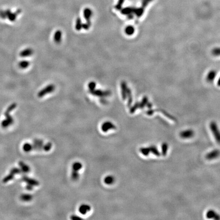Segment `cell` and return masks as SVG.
<instances>
[{
    "instance_id": "cell-1",
    "label": "cell",
    "mask_w": 220,
    "mask_h": 220,
    "mask_svg": "<svg viewBox=\"0 0 220 220\" xmlns=\"http://www.w3.org/2000/svg\"><path fill=\"white\" fill-rule=\"evenodd\" d=\"M22 13V9H18L15 11H11L10 9L0 10V18L5 20L8 19L10 22H14L16 20L18 15Z\"/></svg>"
},
{
    "instance_id": "cell-2",
    "label": "cell",
    "mask_w": 220,
    "mask_h": 220,
    "mask_svg": "<svg viewBox=\"0 0 220 220\" xmlns=\"http://www.w3.org/2000/svg\"><path fill=\"white\" fill-rule=\"evenodd\" d=\"M17 104H15V103H13V104H11V105H10L8 107L5 112V114H4V115L6 117V119L9 121L10 125L13 124V123L14 122V120H13V119L11 117V115H10V113L11 112V111H12L13 110L15 109L17 107Z\"/></svg>"
},
{
    "instance_id": "cell-3",
    "label": "cell",
    "mask_w": 220,
    "mask_h": 220,
    "mask_svg": "<svg viewBox=\"0 0 220 220\" xmlns=\"http://www.w3.org/2000/svg\"><path fill=\"white\" fill-rule=\"evenodd\" d=\"M55 86L54 85L50 84L49 85H47L46 87L44 88L41 90H40L38 94V97H42L44 95L53 92L55 91Z\"/></svg>"
},
{
    "instance_id": "cell-4",
    "label": "cell",
    "mask_w": 220,
    "mask_h": 220,
    "mask_svg": "<svg viewBox=\"0 0 220 220\" xmlns=\"http://www.w3.org/2000/svg\"><path fill=\"white\" fill-rule=\"evenodd\" d=\"M90 92L95 96L99 97H107L110 95L111 92L109 91H103L100 90H94L90 91Z\"/></svg>"
},
{
    "instance_id": "cell-5",
    "label": "cell",
    "mask_w": 220,
    "mask_h": 220,
    "mask_svg": "<svg viewBox=\"0 0 220 220\" xmlns=\"http://www.w3.org/2000/svg\"><path fill=\"white\" fill-rule=\"evenodd\" d=\"M116 129V126L110 121H107L102 124V129L104 132H107L109 129Z\"/></svg>"
},
{
    "instance_id": "cell-6",
    "label": "cell",
    "mask_w": 220,
    "mask_h": 220,
    "mask_svg": "<svg viewBox=\"0 0 220 220\" xmlns=\"http://www.w3.org/2000/svg\"><path fill=\"white\" fill-rule=\"evenodd\" d=\"M22 180L26 182L27 184H31L33 186H37L39 184V182L38 181L35 180L34 179L29 178L26 176H24L22 177Z\"/></svg>"
},
{
    "instance_id": "cell-7",
    "label": "cell",
    "mask_w": 220,
    "mask_h": 220,
    "mask_svg": "<svg viewBox=\"0 0 220 220\" xmlns=\"http://www.w3.org/2000/svg\"><path fill=\"white\" fill-rule=\"evenodd\" d=\"M44 142L42 140L39 139H35L34 141V144L33 145V149L35 150H42L44 149Z\"/></svg>"
},
{
    "instance_id": "cell-8",
    "label": "cell",
    "mask_w": 220,
    "mask_h": 220,
    "mask_svg": "<svg viewBox=\"0 0 220 220\" xmlns=\"http://www.w3.org/2000/svg\"><path fill=\"white\" fill-rule=\"evenodd\" d=\"M33 50L31 48H26L20 52V56L23 58H26L33 55Z\"/></svg>"
},
{
    "instance_id": "cell-9",
    "label": "cell",
    "mask_w": 220,
    "mask_h": 220,
    "mask_svg": "<svg viewBox=\"0 0 220 220\" xmlns=\"http://www.w3.org/2000/svg\"><path fill=\"white\" fill-rule=\"evenodd\" d=\"M127 84L125 81H122L121 83V95H122V99L125 100L127 98Z\"/></svg>"
},
{
    "instance_id": "cell-10",
    "label": "cell",
    "mask_w": 220,
    "mask_h": 220,
    "mask_svg": "<svg viewBox=\"0 0 220 220\" xmlns=\"http://www.w3.org/2000/svg\"><path fill=\"white\" fill-rule=\"evenodd\" d=\"M216 73L215 70H211L208 73V75L206 76V81L208 83H212L215 80V78L216 76Z\"/></svg>"
},
{
    "instance_id": "cell-11",
    "label": "cell",
    "mask_w": 220,
    "mask_h": 220,
    "mask_svg": "<svg viewBox=\"0 0 220 220\" xmlns=\"http://www.w3.org/2000/svg\"><path fill=\"white\" fill-rule=\"evenodd\" d=\"M91 209V208L90 206L87 204H82L79 208V211L82 215H85L86 213H88V211H90Z\"/></svg>"
},
{
    "instance_id": "cell-12",
    "label": "cell",
    "mask_w": 220,
    "mask_h": 220,
    "mask_svg": "<svg viewBox=\"0 0 220 220\" xmlns=\"http://www.w3.org/2000/svg\"><path fill=\"white\" fill-rule=\"evenodd\" d=\"M92 15V11L89 8H86L84 10V17L87 22H90V18Z\"/></svg>"
},
{
    "instance_id": "cell-13",
    "label": "cell",
    "mask_w": 220,
    "mask_h": 220,
    "mask_svg": "<svg viewBox=\"0 0 220 220\" xmlns=\"http://www.w3.org/2000/svg\"><path fill=\"white\" fill-rule=\"evenodd\" d=\"M62 32L58 30L55 32L54 35V40L57 44H59L62 39Z\"/></svg>"
},
{
    "instance_id": "cell-14",
    "label": "cell",
    "mask_w": 220,
    "mask_h": 220,
    "mask_svg": "<svg viewBox=\"0 0 220 220\" xmlns=\"http://www.w3.org/2000/svg\"><path fill=\"white\" fill-rule=\"evenodd\" d=\"M19 166H20L21 170L23 172L28 173L30 170V168L29 166H28L27 165L25 164L24 162H22V161H20V162H19Z\"/></svg>"
},
{
    "instance_id": "cell-15",
    "label": "cell",
    "mask_w": 220,
    "mask_h": 220,
    "mask_svg": "<svg viewBox=\"0 0 220 220\" xmlns=\"http://www.w3.org/2000/svg\"><path fill=\"white\" fill-rule=\"evenodd\" d=\"M30 63L27 60H22L19 62L18 66L21 69H25L30 66Z\"/></svg>"
},
{
    "instance_id": "cell-16",
    "label": "cell",
    "mask_w": 220,
    "mask_h": 220,
    "mask_svg": "<svg viewBox=\"0 0 220 220\" xmlns=\"http://www.w3.org/2000/svg\"><path fill=\"white\" fill-rule=\"evenodd\" d=\"M33 199V196L31 194H24L20 196V199L25 202H28L32 200Z\"/></svg>"
},
{
    "instance_id": "cell-17",
    "label": "cell",
    "mask_w": 220,
    "mask_h": 220,
    "mask_svg": "<svg viewBox=\"0 0 220 220\" xmlns=\"http://www.w3.org/2000/svg\"><path fill=\"white\" fill-rule=\"evenodd\" d=\"M135 9V8H125L122 9V11H121V13H122L123 15H129V14H132L133 13H134Z\"/></svg>"
},
{
    "instance_id": "cell-18",
    "label": "cell",
    "mask_w": 220,
    "mask_h": 220,
    "mask_svg": "<svg viewBox=\"0 0 220 220\" xmlns=\"http://www.w3.org/2000/svg\"><path fill=\"white\" fill-rule=\"evenodd\" d=\"M135 28L131 25H128L125 29V33L127 35H132L135 32Z\"/></svg>"
},
{
    "instance_id": "cell-19",
    "label": "cell",
    "mask_w": 220,
    "mask_h": 220,
    "mask_svg": "<svg viewBox=\"0 0 220 220\" xmlns=\"http://www.w3.org/2000/svg\"><path fill=\"white\" fill-rule=\"evenodd\" d=\"M127 97L128 98V106L130 107L131 106V103L133 102V97H132L131 90L129 88H127Z\"/></svg>"
},
{
    "instance_id": "cell-20",
    "label": "cell",
    "mask_w": 220,
    "mask_h": 220,
    "mask_svg": "<svg viewBox=\"0 0 220 220\" xmlns=\"http://www.w3.org/2000/svg\"><path fill=\"white\" fill-rule=\"evenodd\" d=\"M82 164L80 162H75L72 166V170L73 171H78L82 169Z\"/></svg>"
},
{
    "instance_id": "cell-21",
    "label": "cell",
    "mask_w": 220,
    "mask_h": 220,
    "mask_svg": "<svg viewBox=\"0 0 220 220\" xmlns=\"http://www.w3.org/2000/svg\"><path fill=\"white\" fill-rule=\"evenodd\" d=\"M114 182V177L112 176H107L104 179V182L107 184H112Z\"/></svg>"
},
{
    "instance_id": "cell-22",
    "label": "cell",
    "mask_w": 220,
    "mask_h": 220,
    "mask_svg": "<svg viewBox=\"0 0 220 220\" xmlns=\"http://www.w3.org/2000/svg\"><path fill=\"white\" fill-rule=\"evenodd\" d=\"M148 102V99L147 97H144L142 99L141 102L140 103L139 102V108H140V109L144 108V107L146 105H147Z\"/></svg>"
},
{
    "instance_id": "cell-23",
    "label": "cell",
    "mask_w": 220,
    "mask_h": 220,
    "mask_svg": "<svg viewBox=\"0 0 220 220\" xmlns=\"http://www.w3.org/2000/svg\"><path fill=\"white\" fill-rule=\"evenodd\" d=\"M144 9L143 8L140 7L139 8H135L134 13L136 15L137 17H141L144 13Z\"/></svg>"
},
{
    "instance_id": "cell-24",
    "label": "cell",
    "mask_w": 220,
    "mask_h": 220,
    "mask_svg": "<svg viewBox=\"0 0 220 220\" xmlns=\"http://www.w3.org/2000/svg\"><path fill=\"white\" fill-rule=\"evenodd\" d=\"M23 150L25 152H30L33 150V145L29 143H25L23 145Z\"/></svg>"
},
{
    "instance_id": "cell-25",
    "label": "cell",
    "mask_w": 220,
    "mask_h": 220,
    "mask_svg": "<svg viewBox=\"0 0 220 220\" xmlns=\"http://www.w3.org/2000/svg\"><path fill=\"white\" fill-rule=\"evenodd\" d=\"M15 177V174H13L12 173L10 172L8 175H7V176H6L5 178L3 179V182L4 183H6V182H8L9 181L12 180Z\"/></svg>"
},
{
    "instance_id": "cell-26",
    "label": "cell",
    "mask_w": 220,
    "mask_h": 220,
    "mask_svg": "<svg viewBox=\"0 0 220 220\" xmlns=\"http://www.w3.org/2000/svg\"><path fill=\"white\" fill-rule=\"evenodd\" d=\"M82 20L80 18H78L76 19V29L78 31H80L82 29Z\"/></svg>"
},
{
    "instance_id": "cell-27",
    "label": "cell",
    "mask_w": 220,
    "mask_h": 220,
    "mask_svg": "<svg viewBox=\"0 0 220 220\" xmlns=\"http://www.w3.org/2000/svg\"><path fill=\"white\" fill-rule=\"evenodd\" d=\"M78 178H79V174L78 173V171L72 170V173H71L72 180L73 181H76L78 180Z\"/></svg>"
},
{
    "instance_id": "cell-28",
    "label": "cell",
    "mask_w": 220,
    "mask_h": 220,
    "mask_svg": "<svg viewBox=\"0 0 220 220\" xmlns=\"http://www.w3.org/2000/svg\"><path fill=\"white\" fill-rule=\"evenodd\" d=\"M212 54L215 56H220V47L214 48L212 51Z\"/></svg>"
},
{
    "instance_id": "cell-29",
    "label": "cell",
    "mask_w": 220,
    "mask_h": 220,
    "mask_svg": "<svg viewBox=\"0 0 220 220\" xmlns=\"http://www.w3.org/2000/svg\"><path fill=\"white\" fill-rule=\"evenodd\" d=\"M96 87V83L94 82H91L88 84V88H89L90 91H93Z\"/></svg>"
},
{
    "instance_id": "cell-30",
    "label": "cell",
    "mask_w": 220,
    "mask_h": 220,
    "mask_svg": "<svg viewBox=\"0 0 220 220\" xmlns=\"http://www.w3.org/2000/svg\"><path fill=\"white\" fill-rule=\"evenodd\" d=\"M22 172V170H21V169H20L19 168H12V169L11 170V171H10V172L12 173L13 174H14L15 175L17 174H20V173H21Z\"/></svg>"
},
{
    "instance_id": "cell-31",
    "label": "cell",
    "mask_w": 220,
    "mask_h": 220,
    "mask_svg": "<svg viewBox=\"0 0 220 220\" xmlns=\"http://www.w3.org/2000/svg\"><path fill=\"white\" fill-rule=\"evenodd\" d=\"M152 1L153 0H142V7H141L145 9L146 7L148 5V4Z\"/></svg>"
},
{
    "instance_id": "cell-32",
    "label": "cell",
    "mask_w": 220,
    "mask_h": 220,
    "mask_svg": "<svg viewBox=\"0 0 220 220\" xmlns=\"http://www.w3.org/2000/svg\"><path fill=\"white\" fill-rule=\"evenodd\" d=\"M1 126L3 128H6V127H8L9 126H10V124L8 121H7L6 119H5V120L2 121Z\"/></svg>"
},
{
    "instance_id": "cell-33",
    "label": "cell",
    "mask_w": 220,
    "mask_h": 220,
    "mask_svg": "<svg viewBox=\"0 0 220 220\" xmlns=\"http://www.w3.org/2000/svg\"><path fill=\"white\" fill-rule=\"evenodd\" d=\"M139 102H136L134 106H133L130 109V112L131 113H134L136 110L139 108Z\"/></svg>"
},
{
    "instance_id": "cell-34",
    "label": "cell",
    "mask_w": 220,
    "mask_h": 220,
    "mask_svg": "<svg viewBox=\"0 0 220 220\" xmlns=\"http://www.w3.org/2000/svg\"><path fill=\"white\" fill-rule=\"evenodd\" d=\"M52 145L51 143H48L47 144L44 145V150L46 151H49L52 148Z\"/></svg>"
},
{
    "instance_id": "cell-35",
    "label": "cell",
    "mask_w": 220,
    "mask_h": 220,
    "mask_svg": "<svg viewBox=\"0 0 220 220\" xmlns=\"http://www.w3.org/2000/svg\"><path fill=\"white\" fill-rule=\"evenodd\" d=\"M91 24V22H87L85 24L82 25V28H83L84 29L87 30L89 29V28L90 27Z\"/></svg>"
},
{
    "instance_id": "cell-36",
    "label": "cell",
    "mask_w": 220,
    "mask_h": 220,
    "mask_svg": "<svg viewBox=\"0 0 220 220\" xmlns=\"http://www.w3.org/2000/svg\"><path fill=\"white\" fill-rule=\"evenodd\" d=\"M124 0H119V1L118 3L115 7L117 10H120V9H121V7H122V4L124 3Z\"/></svg>"
},
{
    "instance_id": "cell-37",
    "label": "cell",
    "mask_w": 220,
    "mask_h": 220,
    "mask_svg": "<svg viewBox=\"0 0 220 220\" xmlns=\"http://www.w3.org/2000/svg\"><path fill=\"white\" fill-rule=\"evenodd\" d=\"M71 219H72V220H80V219H81V218H80V217H78V216H71Z\"/></svg>"
},
{
    "instance_id": "cell-38",
    "label": "cell",
    "mask_w": 220,
    "mask_h": 220,
    "mask_svg": "<svg viewBox=\"0 0 220 220\" xmlns=\"http://www.w3.org/2000/svg\"><path fill=\"white\" fill-rule=\"evenodd\" d=\"M26 189H27L28 190H33V186H32L31 184H28L27 186H26Z\"/></svg>"
},
{
    "instance_id": "cell-39",
    "label": "cell",
    "mask_w": 220,
    "mask_h": 220,
    "mask_svg": "<svg viewBox=\"0 0 220 220\" xmlns=\"http://www.w3.org/2000/svg\"><path fill=\"white\" fill-rule=\"evenodd\" d=\"M133 17H133V15L132 14H129V15H128V18L130 19V20L133 18Z\"/></svg>"
},
{
    "instance_id": "cell-40",
    "label": "cell",
    "mask_w": 220,
    "mask_h": 220,
    "mask_svg": "<svg viewBox=\"0 0 220 220\" xmlns=\"http://www.w3.org/2000/svg\"><path fill=\"white\" fill-rule=\"evenodd\" d=\"M217 85L218 86L220 87V78H219L218 81V83H217Z\"/></svg>"
}]
</instances>
